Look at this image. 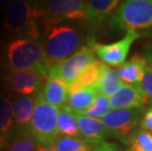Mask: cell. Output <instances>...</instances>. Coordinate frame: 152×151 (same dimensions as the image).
Listing matches in <instances>:
<instances>
[{"label": "cell", "instance_id": "cell-1", "mask_svg": "<svg viewBox=\"0 0 152 151\" xmlns=\"http://www.w3.org/2000/svg\"><path fill=\"white\" fill-rule=\"evenodd\" d=\"M6 62L10 71H33L47 80L51 68L43 45L39 40L22 37L8 43Z\"/></svg>", "mask_w": 152, "mask_h": 151}, {"label": "cell", "instance_id": "cell-2", "mask_svg": "<svg viewBox=\"0 0 152 151\" xmlns=\"http://www.w3.org/2000/svg\"><path fill=\"white\" fill-rule=\"evenodd\" d=\"M112 31H126L152 34V0H127L121 2L109 23Z\"/></svg>", "mask_w": 152, "mask_h": 151}, {"label": "cell", "instance_id": "cell-3", "mask_svg": "<svg viewBox=\"0 0 152 151\" xmlns=\"http://www.w3.org/2000/svg\"><path fill=\"white\" fill-rule=\"evenodd\" d=\"M59 108L47 103L38 93L34 101V110L27 134L37 144L43 147H53L58 139Z\"/></svg>", "mask_w": 152, "mask_h": 151}, {"label": "cell", "instance_id": "cell-4", "mask_svg": "<svg viewBox=\"0 0 152 151\" xmlns=\"http://www.w3.org/2000/svg\"><path fill=\"white\" fill-rule=\"evenodd\" d=\"M80 45L79 33L68 25L44 26L43 48L51 65L63 61L76 52Z\"/></svg>", "mask_w": 152, "mask_h": 151}, {"label": "cell", "instance_id": "cell-5", "mask_svg": "<svg viewBox=\"0 0 152 151\" xmlns=\"http://www.w3.org/2000/svg\"><path fill=\"white\" fill-rule=\"evenodd\" d=\"M38 22L40 19L35 3L15 1L6 10L3 28L11 34H23L27 38L39 40Z\"/></svg>", "mask_w": 152, "mask_h": 151}, {"label": "cell", "instance_id": "cell-6", "mask_svg": "<svg viewBox=\"0 0 152 151\" xmlns=\"http://www.w3.org/2000/svg\"><path fill=\"white\" fill-rule=\"evenodd\" d=\"M43 26L61 24L67 20H86V1L82 0H48L34 2Z\"/></svg>", "mask_w": 152, "mask_h": 151}, {"label": "cell", "instance_id": "cell-7", "mask_svg": "<svg viewBox=\"0 0 152 151\" xmlns=\"http://www.w3.org/2000/svg\"><path fill=\"white\" fill-rule=\"evenodd\" d=\"M94 55L95 53L89 46L80 47L67 59L51 65L48 78L59 79L69 86L93 61H95Z\"/></svg>", "mask_w": 152, "mask_h": 151}, {"label": "cell", "instance_id": "cell-8", "mask_svg": "<svg viewBox=\"0 0 152 151\" xmlns=\"http://www.w3.org/2000/svg\"><path fill=\"white\" fill-rule=\"evenodd\" d=\"M144 112V109L112 110L101 121L111 136L127 144L129 137L140 123Z\"/></svg>", "mask_w": 152, "mask_h": 151}, {"label": "cell", "instance_id": "cell-9", "mask_svg": "<svg viewBox=\"0 0 152 151\" xmlns=\"http://www.w3.org/2000/svg\"><path fill=\"white\" fill-rule=\"evenodd\" d=\"M140 37V35L137 33L130 31H127L124 37L115 42L101 44L95 41H90L89 47L103 64L107 66H122L126 63L132 43Z\"/></svg>", "mask_w": 152, "mask_h": 151}, {"label": "cell", "instance_id": "cell-10", "mask_svg": "<svg viewBox=\"0 0 152 151\" xmlns=\"http://www.w3.org/2000/svg\"><path fill=\"white\" fill-rule=\"evenodd\" d=\"M45 78L33 71H9L4 76V82L11 91L28 96L39 93Z\"/></svg>", "mask_w": 152, "mask_h": 151}, {"label": "cell", "instance_id": "cell-11", "mask_svg": "<svg viewBox=\"0 0 152 151\" xmlns=\"http://www.w3.org/2000/svg\"><path fill=\"white\" fill-rule=\"evenodd\" d=\"M149 102L140 85L124 83L118 91L110 97V104L113 110L120 109H144Z\"/></svg>", "mask_w": 152, "mask_h": 151}, {"label": "cell", "instance_id": "cell-12", "mask_svg": "<svg viewBox=\"0 0 152 151\" xmlns=\"http://www.w3.org/2000/svg\"><path fill=\"white\" fill-rule=\"evenodd\" d=\"M80 137L90 145L105 141L111 136L100 119H92L77 114Z\"/></svg>", "mask_w": 152, "mask_h": 151}, {"label": "cell", "instance_id": "cell-13", "mask_svg": "<svg viewBox=\"0 0 152 151\" xmlns=\"http://www.w3.org/2000/svg\"><path fill=\"white\" fill-rule=\"evenodd\" d=\"M121 2L119 0H90L86 1V21L92 28H96L104 22Z\"/></svg>", "mask_w": 152, "mask_h": 151}, {"label": "cell", "instance_id": "cell-14", "mask_svg": "<svg viewBox=\"0 0 152 151\" xmlns=\"http://www.w3.org/2000/svg\"><path fill=\"white\" fill-rule=\"evenodd\" d=\"M34 101L31 96H20L14 102V124L19 134H27L34 110Z\"/></svg>", "mask_w": 152, "mask_h": 151}, {"label": "cell", "instance_id": "cell-15", "mask_svg": "<svg viewBox=\"0 0 152 151\" xmlns=\"http://www.w3.org/2000/svg\"><path fill=\"white\" fill-rule=\"evenodd\" d=\"M40 94L47 103L54 107L61 108L67 103L69 95L68 85L59 79L48 78L44 82Z\"/></svg>", "mask_w": 152, "mask_h": 151}, {"label": "cell", "instance_id": "cell-16", "mask_svg": "<svg viewBox=\"0 0 152 151\" xmlns=\"http://www.w3.org/2000/svg\"><path fill=\"white\" fill-rule=\"evenodd\" d=\"M98 95V90L96 86L77 89V90L69 92L66 105L76 114L82 115L94 103Z\"/></svg>", "mask_w": 152, "mask_h": 151}, {"label": "cell", "instance_id": "cell-17", "mask_svg": "<svg viewBox=\"0 0 152 151\" xmlns=\"http://www.w3.org/2000/svg\"><path fill=\"white\" fill-rule=\"evenodd\" d=\"M146 61L140 55L132 56L131 60L120 66L117 72L123 82L128 85H140L144 75Z\"/></svg>", "mask_w": 152, "mask_h": 151}, {"label": "cell", "instance_id": "cell-18", "mask_svg": "<svg viewBox=\"0 0 152 151\" xmlns=\"http://www.w3.org/2000/svg\"><path fill=\"white\" fill-rule=\"evenodd\" d=\"M123 85L124 83H123L121 78L119 77L117 71L113 70L109 66L102 63L100 77L98 79V82L95 85L98 93L110 98L113 94H115L118 91V89Z\"/></svg>", "mask_w": 152, "mask_h": 151}, {"label": "cell", "instance_id": "cell-19", "mask_svg": "<svg viewBox=\"0 0 152 151\" xmlns=\"http://www.w3.org/2000/svg\"><path fill=\"white\" fill-rule=\"evenodd\" d=\"M102 62L99 60H95L87 67V68L77 77L71 85L68 86V91L72 92L89 86H94L101 73Z\"/></svg>", "mask_w": 152, "mask_h": 151}, {"label": "cell", "instance_id": "cell-20", "mask_svg": "<svg viewBox=\"0 0 152 151\" xmlns=\"http://www.w3.org/2000/svg\"><path fill=\"white\" fill-rule=\"evenodd\" d=\"M58 130H59V133H62L63 136L80 137L77 114L67 105L59 108Z\"/></svg>", "mask_w": 152, "mask_h": 151}, {"label": "cell", "instance_id": "cell-21", "mask_svg": "<svg viewBox=\"0 0 152 151\" xmlns=\"http://www.w3.org/2000/svg\"><path fill=\"white\" fill-rule=\"evenodd\" d=\"M127 151H152V133L145 130H135L128 139Z\"/></svg>", "mask_w": 152, "mask_h": 151}, {"label": "cell", "instance_id": "cell-22", "mask_svg": "<svg viewBox=\"0 0 152 151\" xmlns=\"http://www.w3.org/2000/svg\"><path fill=\"white\" fill-rule=\"evenodd\" d=\"M14 125V104L5 96L0 95V133H10Z\"/></svg>", "mask_w": 152, "mask_h": 151}, {"label": "cell", "instance_id": "cell-23", "mask_svg": "<svg viewBox=\"0 0 152 151\" xmlns=\"http://www.w3.org/2000/svg\"><path fill=\"white\" fill-rule=\"evenodd\" d=\"M56 151H92V147L82 137L59 136L54 144Z\"/></svg>", "mask_w": 152, "mask_h": 151}, {"label": "cell", "instance_id": "cell-24", "mask_svg": "<svg viewBox=\"0 0 152 151\" xmlns=\"http://www.w3.org/2000/svg\"><path fill=\"white\" fill-rule=\"evenodd\" d=\"M111 104H110V98L107 96L98 93L94 103H93L87 110L83 113V116L92 118V119H102L105 117L111 110Z\"/></svg>", "mask_w": 152, "mask_h": 151}, {"label": "cell", "instance_id": "cell-25", "mask_svg": "<svg viewBox=\"0 0 152 151\" xmlns=\"http://www.w3.org/2000/svg\"><path fill=\"white\" fill-rule=\"evenodd\" d=\"M37 142L28 134H21L9 145L6 151H35Z\"/></svg>", "mask_w": 152, "mask_h": 151}, {"label": "cell", "instance_id": "cell-26", "mask_svg": "<svg viewBox=\"0 0 152 151\" xmlns=\"http://www.w3.org/2000/svg\"><path fill=\"white\" fill-rule=\"evenodd\" d=\"M140 85L142 89L144 90L145 94L149 98V100L152 101V70L149 68V66L147 65V63H146V65H145L144 75L140 82Z\"/></svg>", "mask_w": 152, "mask_h": 151}, {"label": "cell", "instance_id": "cell-27", "mask_svg": "<svg viewBox=\"0 0 152 151\" xmlns=\"http://www.w3.org/2000/svg\"><path fill=\"white\" fill-rule=\"evenodd\" d=\"M140 126L142 130L152 133V106L144 112L143 116L140 120Z\"/></svg>", "mask_w": 152, "mask_h": 151}, {"label": "cell", "instance_id": "cell-28", "mask_svg": "<svg viewBox=\"0 0 152 151\" xmlns=\"http://www.w3.org/2000/svg\"><path fill=\"white\" fill-rule=\"evenodd\" d=\"M10 141V133H0V151H5Z\"/></svg>", "mask_w": 152, "mask_h": 151}, {"label": "cell", "instance_id": "cell-29", "mask_svg": "<svg viewBox=\"0 0 152 151\" xmlns=\"http://www.w3.org/2000/svg\"><path fill=\"white\" fill-rule=\"evenodd\" d=\"M144 59L146 61L147 65L149 66V68L152 70V45L148 48L145 52V56H144Z\"/></svg>", "mask_w": 152, "mask_h": 151}, {"label": "cell", "instance_id": "cell-30", "mask_svg": "<svg viewBox=\"0 0 152 151\" xmlns=\"http://www.w3.org/2000/svg\"><path fill=\"white\" fill-rule=\"evenodd\" d=\"M35 151H56L54 147H43V146H37Z\"/></svg>", "mask_w": 152, "mask_h": 151}, {"label": "cell", "instance_id": "cell-31", "mask_svg": "<svg viewBox=\"0 0 152 151\" xmlns=\"http://www.w3.org/2000/svg\"><path fill=\"white\" fill-rule=\"evenodd\" d=\"M1 66H2V58L0 57V69H1Z\"/></svg>", "mask_w": 152, "mask_h": 151}]
</instances>
